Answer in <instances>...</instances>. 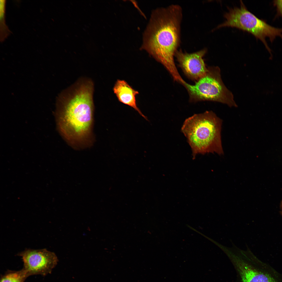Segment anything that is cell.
Here are the masks:
<instances>
[{
    "mask_svg": "<svg viewBox=\"0 0 282 282\" xmlns=\"http://www.w3.org/2000/svg\"><path fill=\"white\" fill-rule=\"evenodd\" d=\"M6 1H0V40L3 42L11 33V31L6 24L5 11Z\"/></svg>",
    "mask_w": 282,
    "mask_h": 282,
    "instance_id": "obj_11",
    "label": "cell"
},
{
    "mask_svg": "<svg viewBox=\"0 0 282 282\" xmlns=\"http://www.w3.org/2000/svg\"><path fill=\"white\" fill-rule=\"evenodd\" d=\"M182 9L173 4L154 10L145 31L142 48L163 65L173 79L183 80L174 60L180 42Z\"/></svg>",
    "mask_w": 282,
    "mask_h": 282,
    "instance_id": "obj_2",
    "label": "cell"
},
{
    "mask_svg": "<svg viewBox=\"0 0 282 282\" xmlns=\"http://www.w3.org/2000/svg\"><path fill=\"white\" fill-rule=\"evenodd\" d=\"M21 257L22 268L28 277L35 275L45 276L50 274L58 261L55 254L46 249H26L17 254Z\"/></svg>",
    "mask_w": 282,
    "mask_h": 282,
    "instance_id": "obj_6",
    "label": "cell"
},
{
    "mask_svg": "<svg viewBox=\"0 0 282 282\" xmlns=\"http://www.w3.org/2000/svg\"><path fill=\"white\" fill-rule=\"evenodd\" d=\"M94 87L91 80L79 79L65 90L56 113L59 132L75 149L90 147L94 142Z\"/></svg>",
    "mask_w": 282,
    "mask_h": 282,
    "instance_id": "obj_1",
    "label": "cell"
},
{
    "mask_svg": "<svg viewBox=\"0 0 282 282\" xmlns=\"http://www.w3.org/2000/svg\"><path fill=\"white\" fill-rule=\"evenodd\" d=\"M222 124V120L211 111L195 114L185 120L181 131L191 148L193 159L198 154H223Z\"/></svg>",
    "mask_w": 282,
    "mask_h": 282,
    "instance_id": "obj_3",
    "label": "cell"
},
{
    "mask_svg": "<svg viewBox=\"0 0 282 282\" xmlns=\"http://www.w3.org/2000/svg\"><path fill=\"white\" fill-rule=\"evenodd\" d=\"M235 264L242 282H276L268 274L258 271L242 261L236 260Z\"/></svg>",
    "mask_w": 282,
    "mask_h": 282,
    "instance_id": "obj_9",
    "label": "cell"
},
{
    "mask_svg": "<svg viewBox=\"0 0 282 282\" xmlns=\"http://www.w3.org/2000/svg\"><path fill=\"white\" fill-rule=\"evenodd\" d=\"M208 68L206 74L194 85L190 84L185 81L182 84L187 91L190 101H215L230 107H237L233 94L222 81L219 68L212 66Z\"/></svg>",
    "mask_w": 282,
    "mask_h": 282,
    "instance_id": "obj_5",
    "label": "cell"
},
{
    "mask_svg": "<svg viewBox=\"0 0 282 282\" xmlns=\"http://www.w3.org/2000/svg\"><path fill=\"white\" fill-rule=\"evenodd\" d=\"M113 91L118 101L133 108L146 120L147 118L141 111L137 106L136 96L139 94L125 80L118 79L113 88Z\"/></svg>",
    "mask_w": 282,
    "mask_h": 282,
    "instance_id": "obj_8",
    "label": "cell"
},
{
    "mask_svg": "<svg viewBox=\"0 0 282 282\" xmlns=\"http://www.w3.org/2000/svg\"><path fill=\"white\" fill-rule=\"evenodd\" d=\"M28 277L22 268L18 271L8 270L1 276L0 282H24Z\"/></svg>",
    "mask_w": 282,
    "mask_h": 282,
    "instance_id": "obj_10",
    "label": "cell"
},
{
    "mask_svg": "<svg viewBox=\"0 0 282 282\" xmlns=\"http://www.w3.org/2000/svg\"><path fill=\"white\" fill-rule=\"evenodd\" d=\"M273 4L277 8V16L282 17V0H276L273 1Z\"/></svg>",
    "mask_w": 282,
    "mask_h": 282,
    "instance_id": "obj_12",
    "label": "cell"
},
{
    "mask_svg": "<svg viewBox=\"0 0 282 282\" xmlns=\"http://www.w3.org/2000/svg\"><path fill=\"white\" fill-rule=\"evenodd\" d=\"M240 6L229 9L224 15L225 21L218 25L216 28L225 27L237 28L251 33L261 40L271 56V50L266 38L268 37L272 42L276 37L282 39V28L273 27L259 19L249 11L242 1Z\"/></svg>",
    "mask_w": 282,
    "mask_h": 282,
    "instance_id": "obj_4",
    "label": "cell"
},
{
    "mask_svg": "<svg viewBox=\"0 0 282 282\" xmlns=\"http://www.w3.org/2000/svg\"><path fill=\"white\" fill-rule=\"evenodd\" d=\"M280 214L282 216V200L281 201L280 204Z\"/></svg>",
    "mask_w": 282,
    "mask_h": 282,
    "instance_id": "obj_13",
    "label": "cell"
},
{
    "mask_svg": "<svg viewBox=\"0 0 282 282\" xmlns=\"http://www.w3.org/2000/svg\"><path fill=\"white\" fill-rule=\"evenodd\" d=\"M207 52L206 49L189 53L177 50L175 56L179 65L186 75L190 79L197 81L208 71L203 59Z\"/></svg>",
    "mask_w": 282,
    "mask_h": 282,
    "instance_id": "obj_7",
    "label": "cell"
}]
</instances>
